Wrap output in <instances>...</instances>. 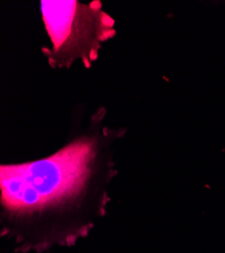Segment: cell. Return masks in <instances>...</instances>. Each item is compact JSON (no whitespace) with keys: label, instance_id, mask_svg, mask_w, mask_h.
Segmentation results:
<instances>
[{"label":"cell","instance_id":"cell-1","mask_svg":"<svg viewBox=\"0 0 225 253\" xmlns=\"http://www.w3.org/2000/svg\"><path fill=\"white\" fill-rule=\"evenodd\" d=\"M94 143L76 141L46 159L1 166V200L12 212H29L77 196L94 158Z\"/></svg>","mask_w":225,"mask_h":253},{"label":"cell","instance_id":"cell-2","mask_svg":"<svg viewBox=\"0 0 225 253\" xmlns=\"http://www.w3.org/2000/svg\"><path fill=\"white\" fill-rule=\"evenodd\" d=\"M43 16L57 56L96 52L99 42L110 37L112 20L99 4L77 1H43Z\"/></svg>","mask_w":225,"mask_h":253}]
</instances>
